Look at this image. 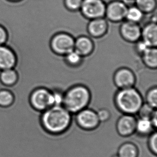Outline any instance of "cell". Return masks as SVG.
<instances>
[{
	"mask_svg": "<svg viewBox=\"0 0 157 157\" xmlns=\"http://www.w3.org/2000/svg\"><path fill=\"white\" fill-rule=\"evenodd\" d=\"M113 81L115 86L119 89L134 87L136 82V77L132 70L129 68L123 67L115 72Z\"/></svg>",
	"mask_w": 157,
	"mask_h": 157,
	"instance_id": "9c48e42d",
	"label": "cell"
},
{
	"mask_svg": "<svg viewBox=\"0 0 157 157\" xmlns=\"http://www.w3.org/2000/svg\"><path fill=\"white\" fill-rule=\"evenodd\" d=\"M10 1H19V0H10Z\"/></svg>",
	"mask_w": 157,
	"mask_h": 157,
	"instance_id": "d6a6232c",
	"label": "cell"
},
{
	"mask_svg": "<svg viewBox=\"0 0 157 157\" xmlns=\"http://www.w3.org/2000/svg\"><path fill=\"white\" fill-rule=\"evenodd\" d=\"M91 99L88 87L82 84L74 85L64 93L63 106L71 114L76 113L87 108Z\"/></svg>",
	"mask_w": 157,
	"mask_h": 157,
	"instance_id": "7a4b0ae2",
	"label": "cell"
},
{
	"mask_svg": "<svg viewBox=\"0 0 157 157\" xmlns=\"http://www.w3.org/2000/svg\"><path fill=\"white\" fill-rule=\"evenodd\" d=\"M155 128L150 119L139 118L137 119L136 132L140 136H147L152 134L155 130Z\"/></svg>",
	"mask_w": 157,
	"mask_h": 157,
	"instance_id": "e0dca14e",
	"label": "cell"
},
{
	"mask_svg": "<svg viewBox=\"0 0 157 157\" xmlns=\"http://www.w3.org/2000/svg\"><path fill=\"white\" fill-rule=\"evenodd\" d=\"M141 39L150 47H157V25L156 23L150 21L142 28Z\"/></svg>",
	"mask_w": 157,
	"mask_h": 157,
	"instance_id": "9a60e30c",
	"label": "cell"
},
{
	"mask_svg": "<svg viewBox=\"0 0 157 157\" xmlns=\"http://www.w3.org/2000/svg\"><path fill=\"white\" fill-rule=\"evenodd\" d=\"M118 157V156H117V155H114V157Z\"/></svg>",
	"mask_w": 157,
	"mask_h": 157,
	"instance_id": "836d02e7",
	"label": "cell"
},
{
	"mask_svg": "<svg viewBox=\"0 0 157 157\" xmlns=\"http://www.w3.org/2000/svg\"><path fill=\"white\" fill-rule=\"evenodd\" d=\"M127 1H131V0H127ZM134 1V0H133Z\"/></svg>",
	"mask_w": 157,
	"mask_h": 157,
	"instance_id": "e575fe53",
	"label": "cell"
},
{
	"mask_svg": "<svg viewBox=\"0 0 157 157\" xmlns=\"http://www.w3.org/2000/svg\"><path fill=\"white\" fill-rule=\"evenodd\" d=\"M30 101L33 108L40 112L54 106L52 91L46 86L34 89L30 95Z\"/></svg>",
	"mask_w": 157,
	"mask_h": 157,
	"instance_id": "5b68a950",
	"label": "cell"
},
{
	"mask_svg": "<svg viewBox=\"0 0 157 157\" xmlns=\"http://www.w3.org/2000/svg\"><path fill=\"white\" fill-rule=\"evenodd\" d=\"M64 60L67 65L72 68H76L77 67L81 66L83 63V58L79 54L75 51L71 52L68 54L65 55Z\"/></svg>",
	"mask_w": 157,
	"mask_h": 157,
	"instance_id": "7402d4cb",
	"label": "cell"
},
{
	"mask_svg": "<svg viewBox=\"0 0 157 157\" xmlns=\"http://www.w3.org/2000/svg\"><path fill=\"white\" fill-rule=\"evenodd\" d=\"M120 33L124 40L136 43L141 39L142 28L140 24L124 21L120 27Z\"/></svg>",
	"mask_w": 157,
	"mask_h": 157,
	"instance_id": "30bf717a",
	"label": "cell"
},
{
	"mask_svg": "<svg viewBox=\"0 0 157 157\" xmlns=\"http://www.w3.org/2000/svg\"><path fill=\"white\" fill-rule=\"evenodd\" d=\"M83 0H64L66 8L71 11H77L80 10Z\"/></svg>",
	"mask_w": 157,
	"mask_h": 157,
	"instance_id": "484cf974",
	"label": "cell"
},
{
	"mask_svg": "<svg viewBox=\"0 0 157 157\" xmlns=\"http://www.w3.org/2000/svg\"><path fill=\"white\" fill-rule=\"evenodd\" d=\"M137 118L134 115L123 114L117 121V130L122 137L131 136L136 132Z\"/></svg>",
	"mask_w": 157,
	"mask_h": 157,
	"instance_id": "8fae6325",
	"label": "cell"
},
{
	"mask_svg": "<svg viewBox=\"0 0 157 157\" xmlns=\"http://www.w3.org/2000/svg\"><path fill=\"white\" fill-rule=\"evenodd\" d=\"M151 122L153 124V127L156 128L157 126V112H155V113L153 114V116L152 117L151 119Z\"/></svg>",
	"mask_w": 157,
	"mask_h": 157,
	"instance_id": "1f68e13d",
	"label": "cell"
},
{
	"mask_svg": "<svg viewBox=\"0 0 157 157\" xmlns=\"http://www.w3.org/2000/svg\"><path fill=\"white\" fill-rule=\"evenodd\" d=\"M98 118L100 121V122H105L109 120L110 119V112L105 108L100 109L97 112Z\"/></svg>",
	"mask_w": 157,
	"mask_h": 157,
	"instance_id": "f1b7e54d",
	"label": "cell"
},
{
	"mask_svg": "<svg viewBox=\"0 0 157 157\" xmlns=\"http://www.w3.org/2000/svg\"><path fill=\"white\" fill-rule=\"evenodd\" d=\"M16 57L13 50L6 45L0 46V70L13 69Z\"/></svg>",
	"mask_w": 157,
	"mask_h": 157,
	"instance_id": "5bb4252c",
	"label": "cell"
},
{
	"mask_svg": "<svg viewBox=\"0 0 157 157\" xmlns=\"http://www.w3.org/2000/svg\"><path fill=\"white\" fill-rule=\"evenodd\" d=\"M108 30V21L105 17L90 20L87 24V32L94 38H100L104 36Z\"/></svg>",
	"mask_w": 157,
	"mask_h": 157,
	"instance_id": "7c38bea8",
	"label": "cell"
},
{
	"mask_svg": "<svg viewBox=\"0 0 157 157\" xmlns=\"http://www.w3.org/2000/svg\"><path fill=\"white\" fill-rule=\"evenodd\" d=\"M148 147L151 152L156 155L157 153V134L155 131L149 135Z\"/></svg>",
	"mask_w": 157,
	"mask_h": 157,
	"instance_id": "4316f807",
	"label": "cell"
},
{
	"mask_svg": "<svg viewBox=\"0 0 157 157\" xmlns=\"http://www.w3.org/2000/svg\"><path fill=\"white\" fill-rule=\"evenodd\" d=\"M106 4L104 0H83L79 11L86 19L105 17Z\"/></svg>",
	"mask_w": 157,
	"mask_h": 157,
	"instance_id": "8992f818",
	"label": "cell"
},
{
	"mask_svg": "<svg viewBox=\"0 0 157 157\" xmlns=\"http://www.w3.org/2000/svg\"><path fill=\"white\" fill-rule=\"evenodd\" d=\"M13 101V94L8 90H0V106L7 107Z\"/></svg>",
	"mask_w": 157,
	"mask_h": 157,
	"instance_id": "603a6c76",
	"label": "cell"
},
{
	"mask_svg": "<svg viewBox=\"0 0 157 157\" xmlns=\"http://www.w3.org/2000/svg\"><path fill=\"white\" fill-rule=\"evenodd\" d=\"M145 14L135 5L128 6L125 21L140 24L144 18Z\"/></svg>",
	"mask_w": 157,
	"mask_h": 157,
	"instance_id": "d6986e66",
	"label": "cell"
},
{
	"mask_svg": "<svg viewBox=\"0 0 157 157\" xmlns=\"http://www.w3.org/2000/svg\"><path fill=\"white\" fill-rule=\"evenodd\" d=\"M53 93V99L54 106H60L63 105V102L64 93L59 90H52Z\"/></svg>",
	"mask_w": 157,
	"mask_h": 157,
	"instance_id": "83f0119b",
	"label": "cell"
},
{
	"mask_svg": "<svg viewBox=\"0 0 157 157\" xmlns=\"http://www.w3.org/2000/svg\"><path fill=\"white\" fill-rule=\"evenodd\" d=\"M145 100V103H147V104L151 106L152 108L157 109V88L156 86L152 87L147 92Z\"/></svg>",
	"mask_w": 157,
	"mask_h": 157,
	"instance_id": "d4e9b609",
	"label": "cell"
},
{
	"mask_svg": "<svg viewBox=\"0 0 157 157\" xmlns=\"http://www.w3.org/2000/svg\"><path fill=\"white\" fill-rule=\"evenodd\" d=\"M143 63L151 69H156L157 68V47H149L142 55Z\"/></svg>",
	"mask_w": 157,
	"mask_h": 157,
	"instance_id": "2e32d148",
	"label": "cell"
},
{
	"mask_svg": "<svg viewBox=\"0 0 157 157\" xmlns=\"http://www.w3.org/2000/svg\"><path fill=\"white\" fill-rule=\"evenodd\" d=\"M18 75L14 69H9L1 71L0 81L3 84L11 86L15 84L17 81Z\"/></svg>",
	"mask_w": 157,
	"mask_h": 157,
	"instance_id": "ffe728a7",
	"label": "cell"
},
{
	"mask_svg": "<svg viewBox=\"0 0 157 157\" xmlns=\"http://www.w3.org/2000/svg\"><path fill=\"white\" fill-rule=\"evenodd\" d=\"M75 120L81 129L87 131L96 129L100 123L97 112L87 107L76 113Z\"/></svg>",
	"mask_w": 157,
	"mask_h": 157,
	"instance_id": "ba28073f",
	"label": "cell"
},
{
	"mask_svg": "<svg viewBox=\"0 0 157 157\" xmlns=\"http://www.w3.org/2000/svg\"><path fill=\"white\" fill-rule=\"evenodd\" d=\"M138 149L136 145L131 142L123 143L119 147L117 155L118 157H138Z\"/></svg>",
	"mask_w": 157,
	"mask_h": 157,
	"instance_id": "ac0fdd59",
	"label": "cell"
},
{
	"mask_svg": "<svg viewBox=\"0 0 157 157\" xmlns=\"http://www.w3.org/2000/svg\"><path fill=\"white\" fill-rule=\"evenodd\" d=\"M155 112H157V109L152 108L151 106L147 104V103L144 102L137 114L140 118L150 120Z\"/></svg>",
	"mask_w": 157,
	"mask_h": 157,
	"instance_id": "cb8c5ba5",
	"label": "cell"
},
{
	"mask_svg": "<svg viewBox=\"0 0 157 157\" xmlns=\"http://www.w3.org/2000/svg\"><path fill=\"white\" fill-rule=\"evenodd\" d=\"M135 44H136V45H135L136 51L140 56L142 55L143 53H144L146 51L149 47H149V46L147 45V44L142 39H140L137 42H136Z\"/></svg>",
	"mask_w": 157,
	"mask_h": 157,
	"instance_id": "f546056e",
	"label": "cell"
},
{
	"mask_svg": "<svg viewBox=\"0 0 157 157\" xmlns=\"http://www.w3.org/2000/svg\"><path fill=\"white\" fill-rule=\"evenodd\" d=\"M128 4L124 1L114 0L106 4L105 18L108 21L119 23L125 21Z\"/></svg>",
	"mask_w": 157,
	"mask_h": 157,
	"instance_id": "52a82bcc",
	"label": "cell"
},
{
	"mask_svg": "<svg viewBox=\"0 0 157 157\" xmlns=\"http://www.w3.org/2000/svg\"><path fill=\"white\" fill-rule=\"evenodd\" d=\"M94 49V44L89 36H81L75 40L74 51L83 57L88 56L93 53Z\"/></svg>",
	"mask_w": 157,
	"mask_h": 157,
	"instance_id": "4fadbf2b",
	"label": "cell"
},
{
	"mask_svg": "<svg viewBox=\"0 0 157 157\" xmlns=\"http://www.w3.org/2000/svg\"><path fill=\"white\" fill-rule=\"evenodd\" d=\"M41 125L46 133L51 135L63 134L72 122V114L63 106H53L41 113Z\"/></svg>",
	"mask_w": 157,
	"mask_h": 157,
	"instance_id": "6da1fadb",
	"label": "cell"
},
{
	"mask_svg": "<svg viewBox=\"0 0 157 157\" xmlns=\"http://www.w3.org/2000/svg\"><path fill=\"white\" fill-rule=\"evenodd\" d=\"M7 33L3 26L0 25V46L5 45L7 40Z\"/></svg>",
	"mask_w": 157,
	"mask_h": 157,
	"instance_id": "4dcf8cb0",
	"label": "cell"
},
{
	"mask_svg": "<svg viewBox=\"0 0 157 157\" xmlns=\"http://www.w3.org/2000/svg\"><path fill=\"white\" fill-rule=\"evenodd\" d=\"M135 5L145 14L152 13L157 8V0H134Z\"/></svg>",
	"mask_w": 157,
	"mask_h": 157,
	"instance_id": "44dd1931",
	"label": "cell"
},
{
	"mask_svg": "<svg viewBox=\"0 0 157 157\" xmlns=\"http://www.w3.org/2000/svg\"><path fill=\"white\" fill-rule=\"evenodd\" d=\"M75 39L66 32H59L52 37L49 46L56 54L63 56L74 51Z\"/></svg>",
	"mask_w": 157,
	"mask_h": 157,
	"instance_id": "277c9868",
	"label": "cell"
},
{
	"mask_svg": "<svg viewBox=\"0 0 157 157\" xmlns=\"http://www.w3.org/2000/svg\"><path fill=\"white\" fill-rule=\"evenodd\" d=\"M117 108L125 114H137L144 103L142 96L135 87L119 89L114 97Z\"/></svg>",
	"mask_w": 157,
	"mask_h": 157,
	"instance_id": "3957f363",
	"label": "cell"
}]
</instances>
